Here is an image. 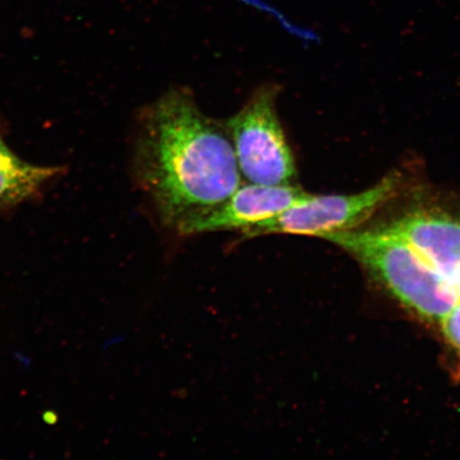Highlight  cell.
<instances>
[{
	"mask_svg": "<svg viewBox=\"0 0 460 460\" xmlns=\"http://www.w3.org/2000/svg\"><path fill=\"white\" fill-rule=\"evenodd\" d=\"M136 172L161 223L176 232L243 185L226 125L201 111L191 92L180 86L143 112Z\"/></svg>",
	"mask_w": 460,
	"mask_h": 460,
	"instance_id": "6da1fadb",
	"label": "cell"
},
{
	"mask_svg": "<svg viewBox=\"0 0 460 460\" xmlns=\"http://www.w3.org/2000/svg\"><path fill=\"white\" fill-rule=\"evenodd\" d=\"M308 192L296 185L262 186L243 183L224 203L188 222L178 234L192 235L243 230L283 214Z\"/></svg>",
	"mask_w": 460,
	"mask_h": 460,
	"instance_id": "8992f818",
	"label": "cell"
},
{
	"mask_svg": "<svg viewBox=\"0 0 460 460\" xmlns=\"http://www.w3.org/2000/svg\"><path fill=\"white\" fill-rule=\"evenodd\" d=\"M454 287H456V295L458 297V303H460V273L457 275L456 280L453 283Z\"/></svg>",
	"mask_w": 460,
	"mask_h": 460,
	"instance_id": "9c48e42d",
	"label": "cell"
},
{
	"mask_svg": "<svg viewBox=\"0 0 460 460\" xmlns=\"http://www.w3.org/2000/svg\"><path fill=\"white\" fill-rule=\"evenodd\" d=\"M440 325L447 341L460 353V303L446 316Z\"/></svg>",
	"mask_w": 460,
	"mask_h": 460,
	"instance_id": "ba28073f",
	"label": "cell"
},
{
	"mask_svg": "<svg viewBox=\"0 0 460 460\" xmlns=\"http://www.w3.org/2000/svg\"><path fill=\"white\" fill-rule=\"evenodd\" d=\"M364 266L402 307L430 324H441L458 304L456 287L428 266L387 226L326 235Z\"/></svg>",
	"mask_w": 460,
	"mask_h": 460,
	"instance_id": "7a4b0ae2",
	"label": "cell"
},
{
	"mask_svg": "<svg viewBox=\"0 0 460 460\" xmlns=\"http://www.w3.org/2000/svg\"><path fill=\"white\" fill-rule=\"evenodd\" d=\"M58 168L32 165L10 151L0 136V207L22 203L37 194Z\"/></svg>",
	"mask_w": 460,
	"mask_h": 460,
	"instance_id": "52a82bcc",
	"label": "cell"
},
{
	"mask_svg": "<svg viewBox=\"0 0 460 460\" xmlns=\"http://www.w3.org/2000/svg\"><path fill=\"white\" fill-rule=\"evenodd\" d=\"M400 172H391L376 186L355 194H307L283 214L241 232L244 239L267 234L326 235L354 229L400 191Z\"/></svg>",
	"mask_w": 460,
	"mask_h": 460,
	"instance_id": "277c9868",
	"label": "cell"
},
{
	"mask_svg": "<svg viewBox=\"0 0 460 460\" xmlns=\"http://www.w3.org/2000/svg\"><path fill=\"white\" fill-rule=\"evenodd\" d=\"M387 227L451 283L460 273V215L441 206H417Z\"/></svg>",
	"mask_w": 460,
	"mask_h": 460,
	"instance_id": "5b68a950",
	"label": "cell"
},
{
	"mask_svg": "<svg viewBox=\"0 0 460 460\" xmlns=\"http://www.w3.org/2000/svg\"><path fill=\"white\" fill-rule=\"evenodd\" d=\"M279 86L258 88L226 125L243 180L262 186L296 185L295 154L279 118Z\"/></svg>",
	"mask_w": 460,
	"mask_h": 460,
	"instance_id": "3957f363",
	"label": "cell"
}]
</instances>
